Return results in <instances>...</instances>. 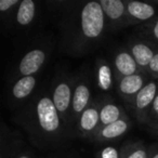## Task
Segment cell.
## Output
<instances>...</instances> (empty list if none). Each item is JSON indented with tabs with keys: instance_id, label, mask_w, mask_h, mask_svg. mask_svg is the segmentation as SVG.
Listing matches in <instances>:
<instances>
[{
	"instance_id": "6da1fadb",
	"label": "cell",
	"mask_w": 158,
	"mask_h": 158,
	"mask_svg": "<svg viewBox=\"0 0 158 158\" xmlns=\"http://www.w3.org/2000/svg\"><path fill=\"white\" fill-rule=\"evenodd\" d=\"M104 12L102 6L97 1H90L81 10L80 24L85 37L95 39L100 37L104 29Z\"/></svg>"
},
{
	"instance_id": "7a4b0ae2",
	"label": "cell",
	"mask_w": 158,
	"mask_h": 158,
	"mask_svg": "<svg viewBox=\"0 0 158 158\" xmlns=\"http://www.w3.org/2000/svg\"><path fill=\"white\" fill-rule=\"evenodd\" d=\"M36 114H37L38 125L42 131L47 133H54L59 130L61 125L60 113L57 112L52 99L42 97L37 103Z\"/></svg>"
},
{
	"instance_id": "3957f363",
	"label": "cell",
	"mask_w": 158,
	"mask_h": 158,
	"mask_svg": "<svg viewBox=\"0 0 158 158\" xmlns=\"http://www.w3.org/2000/svg\"><path fill=\"white\" fill-rule=\"evenodd\" d=\"M44 60H46V53L40 49H35L27 52L21 60V63L19 65L20 74L23 77L33 76L44 65Z\"/></svg>"
},
{
	"instance_id": "277c9868",
	"label": "cell",
	"mask_w": 158,
	"mask_h": 158,
	"mask_svg": "<svg viewBox=\"0 0 158 158\" xmlns=\"http://www.w3.org/2000/svg\"><path fill=\"white\" fill-rule=\"evenodd\" d=\"M158 94V84L156 81H149L142 88V90L135 97V110L138 114H144L149 107H152L155 98Z\"/></svg>"
},
{
	"instance_id": "5b68a950",
	"label": "cell",
	"mask_w": 158,
	"mask_h": 158,
	"mask_svg": "<svg viewBox=\"0 0 158 158\" xmlns=\"http://www.w3.org/2000/svg\"><path fill=\"white\" fill-rule=\"evenodd\" d=\"M52 101L60 114H66L69 106L72 105L73 101L72 88L67 82L62 81L55 87L54 91H53Z\"/></svg>"
},
{
	"instance_id": "8992f818",
	"label": "cell",
	"mask_w": 158,
	"mask_h": 158,
	"mask_svg": "<svg viewBox=\"0 0 158 158\" xmlns=\"http://www.w3.org/2000/svg\"><path fill=\"white\" fill-rule=\"evenodd\" d=\"M144 86V78H143L142 75L134 74L131 75V76L123 77L121 80L119 81L118 89L119 92L123 95L132 98L136 97V94L142 90Z\"/></svg>"
},
{
	"instance_id": "52a82bcc",
	"label": "cell",
	"mask_w": 158,
	"mask_h": 158,
	"mask_svg": "<svg viewBox=\"0 0 158 158\" xmlns=\"http://www.w3.org/2000/svg\"><path fill=\"white\" fill-rule=\"evenodd\" d=\"M90 100V90L89 87L85 84H79L75 88L73 93L72 107L75 115H81L87 110V106Z\"/></svg>"
},
{
	"instance_id": "ba28073f",
	"label": "cell",
	"mask_w": 158,
	"mask_h": 158,
	"mask_svg": "<svg viewBox=\"0 0 158 158\" xmlns=\"http://www.w3.org/2000/svg\"><path fill=\"white\" fill-rule=\"evenodd\" d=\"M138 66L139 65L136 64L135 60L129 52L121 51L115 57V67H116L117 72L123 75V77L136 74Z\"/></svg>"
},
{
	"instance_id": "9c48e42d",
	"label": "cell",
	"mask_w": 158,
	"mask_h": 158,
	"mask_svg": "<svg viewBox=\"0 0 158 158\" xmlns=\"http://www.w3.org/2000/svg\"><path fill=\"white\" fill-rule=\"evenodd\" d=\"M127 12L130 16L139 21H147L155 14V8L153 6L140 1H130L127 3Z\"/></svg>"
},
{
	"instance_id": "30bf717a",
	"label": "cell",
	"mask_w": 158,
	"mask_h": 158,
	"mask_svg": "<svg viewBox=\"0 0 158 158\" xmlns=\"http://www.w3.org/2000/svg\"><path fill=\"white\" fill-rule=\"evenodd\" d=\"M100 123V110L97 106L88 107L81 115L79 120V127L82 133L92 132Z\"/></svg>"
},
{
	"instance_id": "8fae6325",
	"label": "cell",
	"mask_w": 158,
	"mask_h": 158,
	"mask_svg": "<svg viewBox=\"0 0 158 158\" xmlns=\"http://www.w3.org/2000/svg\"><path fill=\"white\" fill-rule=\"evenodd\" d=\"M100 3L104 14L113 22L121 20L127 10V7H125V3L121 0H101Z\"/></svg>"
},
{
	"instance_id": "7c38bea8",
	"label": "cell",
	"mask_w": 158,
	"mask_h": 158,
	"mask_svg": "<svg viewBox=\"0 0 158 158\" xmlns=\"http://www.w3.org/2000/svg\"><path fill=\"white\" fill-rule=\"evenodd\" d=\"M131 54L135 60L136 64L141 67H148L152 60L155 56L154 51L147 44H142V42H139V44L132 46Z\"/></svg>"
},
{
	"instance_id": "4fadbf2b",
	"label": "cell",
	"mask_w": 158,
	"mask_h": 158,
	"mask_svg": "<svg viewBox=\"0 0 158 158\" xmlns=\"http://www.w3.org/2000/svg\"><path fill=\"white\" fill-rule=\"evenodd\" d=\"M128 128H129V123H127V120L120 119L110 125L102 127L101 131H100V138L102 140H113V139H116L126 133Z\"/></svg>"
},
{
	"instance_id": "5bb4252c",
	"label": "cell",
	"mask_w": 158,
	"mask_h": 158,
	"mask_svg": "<svg viewBox=\"0 0 158 158\" xmlns=\"http://www.w3.org/2000/svg\"><path fill=\"white\" fill-rule=\"evenodd\" d=\"M36 6L33 0H23L20 3L18 13H16V22L22 26L31 24L35 18Z\"/></svg>"
},
{
	"instance_id": "9a60e30c",
	"label": "cell",
	"mask_w": 158,
	"mask_h": 158,
	"mask_svg": "<svg viewBox=\"0 0 158 158\" xmlns=\"http://www.w3.org/2000/svg\"><path fill=\"white\" fill-rule=\"evenodd\" d=\"M36 86V78L34 76H25L22 77L20 80L16 81L14 85L12 92L15 99H25L28 97L34 90Z\"/></svg>"
},
{
	"instance_id": "2e32d148",
	"label": "cell",
	"mask_w": 158,
	"mask_h": 158,
	"mask_svg": "<svg viewBox=\"0 0 158 158\" xmlns=\"http://www.w3.org/2000/svg\"><path fill=\"white\" fill-rule=\"evenodd\" d=\"M123 112L117 105L114 103H108L105 104L103 107L100 110V123L103 126H107L110 123H115V121L120 120Z\"/></svg>"
},
{
	"instance_id": "e0dca14e",
	"label": "cell",
	"mask_w": 158,
	"mask_h": 158,
	"mask_svg": "<svg viewBox=\"0 0 158 158\" xmlns=\"http://www.w3.org/2000/svg\"><path fill=\"white\" fill-rule=\"evenodd\" d=\"M98 85L102 90H108L112 86V70L107 64H102L99 67Z\"/></svg>"
},
{
	"instance_id": "ac0fdd59",
	"label": "cell",
	"mask_w": 158,
	"mask_h": 158,
	"mask_svg": "<svg viewBox=\"0 0 158 158\" xmlns=\"http://www.w3.org/2000/svg\"><path fill=\"white\" fill-rule=\"evenodd\" d=\"M126 158H147V152L143 147H136L129 152Z\"/></svg>"
},
{
	"instance_id": "d6986e66",
	"label": "cell",
	"mask_w": 158,
	"mask_h": 158,
	"mask_svg": "<svg viewBox=\"0 0 158 158\" xmlns=\"http://www.w3.org/2000/svg\"><path fill=\"white\" fill-rule=\"evenodd\" d=\"M101 158H119L118 152L114 147H106L102 151Z\"/></svg>"
},
{
	"instance_id": "ffe728a7",
	"label": "cell",
	"mask_w": 158,
	"mask_h": 158,
	"mask_svg": "<svg viewBox=\"0 0 158 158\" xmlns=\"http://www.w3.org/2000/svg\"><path fill=\"white\" fill-rule=\"evenodd\" d=\"M19 0H1L0 1V11L6 12L9 9H11L13 6L18 5Z\"/></svg>"
},
{
	"instance_id": "44dd1931",
	"label": "cell",
	"mask_w": 158,
	"mask_h": 158,
	"mask_svg": "<svg viewBox=\"0 0 158 158\" xmlns=\"http://www.w3.org/2000/svg\"><path fill=\"white\" fill-rule=\"evenodd\" d=\"M148 68L151 70V73H153L154 75H158V53H156L154 59L152 60Z\"/></svg>"
},
{
	"instance_id": "7402d4cb",
	"label": "cell",
	"mask_w": 158,
	"mask_h": 158,
	"mask_svg": "<svg viewBox=\"0 0 158 158\" xmlns=\"http://www.w3.org/2000/svg\"><path fill=\"white\" fill-rule=\"evenodd\" d=\"M157 112H158V94H157V97L155 98V100H154V102H153V105H152V113H153L154 115H156Z\"/></svg>"
},
{
	"instance_id": "603a6c76",
	"label": "cell",
	"mask_w": 158,
	"mask_h": 158,
	"mask_svg": "<svg viewBox=\"0 0 158 158\" xmlns=\"http://www.w3.org/2000/svg\"><path fill=\"white\" fill-rule=\"evenodd\" d=\"M153 35H154V37L158 40V20H157V22L155 23V25H154V27H153Z\"/></svg>"
},
{
	"instance_id": "cb8c5ba5",
	"label": "cell",
	"mask_w": 158,
	"mask_h": 158,
	"mask_svg": "<svg viewBox=\"0 0 158 158\" xmlns=\"http://www.w3.org/2000/svg\"><path fill=\"white\" fill-rule=\"evenodd\" d=\"M20 158H31L29 156H27V155H23V156H21Z\"/></svg>"
},
{
	"instance_id": "d4e9b609",
	"label": "cell",
	"mask_w": 158,
	"mask_h": 158,
	"mask_svg": "<svg viewBox=\"0 0 158 158\" xmlns=\"http://www.w3.org/2000/svg\"><path fill=\"white\" fill-rule=\"evenodd\" d=\"M152 158H158V153H156L155 155H154V156H153V157H152Z\"/></svg>"
},
{
	"instance_id": "484cf974",
	"label": "cell",
	"mask_w": 158,
	"mask_h": 158,
	"mask_svg": "<svg viewBox=\"0 0 158 158\" xmlns=\"http://www.w3.org/2000/svg\"><path fill=\"white\" fill-rule=\"evenodd\" d=\"M155 116H156V118H157V119H158V112H157V113H156V115H155Z\"/></svg>"
}]
</instances>
